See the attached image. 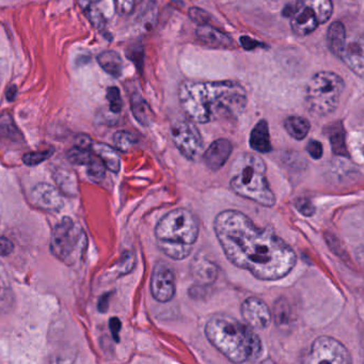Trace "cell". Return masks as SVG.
Here are the masks:
<instances>
[{"label": "cell", "mask_w": 364, "mask_h": 364, "mask_svg": "<svg viewBox=\"0 0 364 364\" xmlns=\"http://www.w3.org/2000/svg\"><path fill=\"white\" fill-rule=\"evenodd\" d=\"M214 231L226 259L256 279L279 280L296 265V254L290 245L272 228L256 226L242 212L228 210L218 214Z\"/></svg>", "instance_id": "1"}, {"label": "cell", "mask_w": 364, "mask_h": 364, "mask_svg": "<svg viewBox=\"0 0 364 364\" xmlns=\"http://www.w3.org/2000/svg\"><path fill=\"white\" fill-rule=\"evenodd\" d=\"M179 100L190 120L205 124L221 118H238L246 108L247 93L234 80H185L179 87Z\"/></svg>", "instance_id": "2"}, {"label": "cell", "mask_w": 364, "mask_h": 364, "mask_svg": "<svg viewBox=\"0 0 364 364\" xmlns=\"http://www.w3.org/2000/svg\"><path fill=\"white\" fill-rule=\"evenodd\" d=\"M205 335L219 353L234 363L258 361L263 347L247 323L226 315H214L205 325Z\"/></svg>", "instance_id": "3"}, {"label": "cell", "mask_w": 364, "mask_h": 364, "mask_svg": "<svg viewBox=\"0 0 364 364\" xmlns=\"http://www.w3.org/2000/svg\"><path fill=\"white\" fill-rule=\"evenodd\" d=\"M199 232L197 216L186 208H177L159 220L155 228V238L166 256L172 260L182 261L193 252Z\"/></svg>", "instance_id": "4"}, {"label": "cell", "mask_w": 364, "mask_h": 364, "mask_svg": "<svg viewBox=\"0 0 364 364\" xmlns=\"http://www.w3.org/2000/svg\"><path fill=\"white\" fill-rule=\"evenodd\" d=\"M230 186L236 195L266 208H272L276 197L267 181L266 165L259 155L242 153L232 163Z\"/></svg>", "instance_id": "5"}, {"label": "cell", "mask_w": 364, "mask_h": 364, "mask_svg": "<svg viewBox=\"0 0 364 364\" xmlns=\"http://www.w3.org/2000/svg\"><path fill=\"white\" fill-rule=\"evenodd\" d=\"M88 236L84 228L73 218L66 216L54 226L50 236L52 254L68 266L80 263L86 254Z\"/></svg>", "instance_id": "6"}, {"label": "cell", "mask_w": 364, "mask_h": 364, "mask_svg": "<svg viewBox=\"0 0 364 364\" xmlns=\"http://www.w3.org/2000/svg\"><path fill=\"white\" fill-rule=\"evenodd\" d=\"M344 89L345 82L341 76L328 71L319 72L307 85V107L315 116H328L339 106Z\"/></svg>", "instance_id": "7"}, {"label": "cell", "mask_w": 364, "mask_h": 364, "mask_svg": "<svg viewBox=\"0 0 364 364\" xmlns=\"http://www.w3.org/2000/svg\"><path fill=\"white\" fill-rule=\"evenodd\" d=\"M172 140L180 153L188 161H196L201 157L203 140L198 127L189 118H180L171 126Z\"/></svg>", "instance_id": "8"}, {"label": "cell", "mask_w": 364, "mask_h": 364, "mask_svg": "<svg viewBox=\"0 0 364 364\" xmlns=\"http://www.w3.org/2000/svg\"><path fill=\"white\" fill-rule=\"evenodd\" d=\"M351 357L347 347L341 342L328 335H321L315 339L309 353V363H328L349 364L351 363Z\"/></svg>", "instance_id": "9"}, {"label": "cell", "mask_w": 364, "mask_h": 364, "mask_svg": "<svg viewBox=\"0 0 364 364\" xmlns=\"http://www.w3.org/2000/svg\"><path fill=\"white\" fill-rule=\"evenodd\" d=\"M152 296L159 303H169L175 295V276L169 265L159 262L152 272L151 283Z\"/></svg>", "instance_id": "10"}, {"label": "cell", "mask_w": 364, "mask_h": 364, "mask_svg": "<svg viewBox=\"0 0 364 364\" xmlns=\"http://www.w3.org/2000/svg\"><path fill=\"white\" fill-rule=\"evenodd\" d=\"M242 315L247 325L254 329L267 328L272 321L270 309L258 297H248L242 303Z\"/></svg>", "instance_id": "11"}, {"label": "cell", "mask_w": 364, "mask_h": 364, "mask_svg": "<svg viewBox=\"0 0 364 364\" xmlns=\"http://www.w3.org/2000/svg\"><path fill=\"white\" fill-rule=\"evenodd\" d=\"M31 200L36 208L48 212H58L64 208L59 189L48 183L36 184L31 190Z\"/></svg>", "instance_id": "12"}, {"label": "cell", "mask_w": 364, "mask_h": 364, "mask_svg": "<svg viewBox=\"0 0 364 364\" xmlns=\"http://www.w3.org/2000/svg\"><path fill=\"white\" fill-rule=\"evenodd\" d=\"M290 18L293 32L299 36L312 34L319 26V22L314 11L311 8L297 3V1L293 5Z\"/></svg>", "instance_id": "13"}, {"label": "cell", "mask_w": 364, "mask_h": 364, "mask_svg": "<svg viewBox=\"0 0 364 364\" xmlns=\"http://www.w3.org/2000/svg\"><path fill=\"white\" fill-rule=\"evenodd\" d=\"M190 272L200 285H210L217 280L219 267L205 254H198L190 264Z\"/></svg>", "instance_id": "14"}, {"label": "cell", "mask_w": 364, "mask_h": 364, "mask_svg": "<svg viewBox=\"0 0 364 364\" xmlns=\"http://www.w3.org/2000/svg\"><path fill=\"white\" fill-rule=\"evenodd\" d=\"M233 145L228 139H218L214 141L206 150L203 155L204 163L213 171L224 167V163L231 156Z\"/></svg>", "instance_id": "15"}, {"label": "cell", "mask_w": 364, "mask_h": 364, "mask_svg": "<svg viewBox=\"0 0 364 364\" xmlns=\"http://www.w3.org/2000/svg\"><path fill=\"white\" fill-rule=\"evenodd\" d=\"M198 39L202 43L212 48H228L233 46V40L224 34L220 30L216 29L215 27L208 25V24H202L196 30Z\"/></svg>", "instance_id": "16"}, {"label": "cell", "mask_w": 364, "mask_h": 364, "mask_svg": "<svg viewBox=\"0 0 364 364\" xmlns=\"http://www.w3.org/2000/svg\"><path fill=\"white\" fill-rule=\"evenodd\" d=\"M340 59L347 64L356 75L360 78H363V42H353L349 45L345 46Z\"/></svg>", "instance_id": "17"}, {"label": "cell", "mask_w": 364, "mask_h": 364, "mask_svg": "<svg viewBox=\"0 0 364 364\" xmlns=\"http://www.w3.org/2000/svg\"><path fill=\"white\" fill-rule=\"evenodd\" d=\"M52 175L60 193L68 197H76L78 195V181L74 172L64 168H56Z\"/></svg>", "instance_id": "18"}, {"label": "cell", "mask_w": 364, "mask_h": 364, "mask_svg": "<svg viewBox=\"0 0 364 364\" xmlns=\"http://www.w3.org/2000/svg\"><path fill=\"white\" fill-rule=\"evenodd\" d=\"M250 147L254 151L266 154L272 151V143H270V129H268V123L266 120H261L256 123V126L250 133Z\"/></svg>", "instance_id": "19"}, {"label": "cell", "mask_w": 364, "mask_h": 364, "mask_svg": "<svg viewBox=\"0 0 364 364\" xmlns=\"http://www.w3.org/2000/svg\"><path fill=\"white\" fill-rule=\"evenodd\" d=\"M91 151L103 161L107 170L113 173L120 171L121 159L116 149L106 143H95L91 145Z\"/></svg>", "instance_id": "20"}, {"label": "cell", "mask_w": 364, "mask_h": 364, "mask_svg": "<svg viewBox=\"0 0 364 364\" xmlns=\"http://www.w3.org/2000/svg\"><path fill=\"white\" fill-rule=\"evenodd\" d=\"M131 109L133 118L143 126H150L154 121V113L149 103L139 93H133L131 96Z\"/></svg>", "instance_id": "21"}, {"label": "cell", "mask_w": 364, "mask_h": 364, "mask_svg": "<svg viewBox=\"0 0 364 364\" xmlns=\"http://www.w3.org/2000/svg\"><path fill=\"white\" fill-rule=\"evenodd\" d=\"M327 44L333 54L337 57L341 56L347 46V29L341 22H333L328 28Z\"/></svg>", "instance_id": "22"}, {"label": "cell", "mask_w": 364, "mask_h": 364, "mask_svg": "<svg viewBox=\"0 0 364 364\" xmlns=\"http://www.w3.org/2000/svg\"><path fill=\"white\" fill-rule=\"evenodd\" d=\"M96 59L101 68L112 78H119L122 75L123 60L115 50H105L96 57Z\"/></svg>", "instance_id": "23"}, {"label": "cell", "mask_w": 364, "mask_h": 364, "mask_svg": "<svg viewBox=\"0 0 364 364\" xmlns=\"http://www.w3.org/2000/svg\"><path fill=\"white\" fill-rule=\"evenodd\" d=\"M327 135L330 140L333 153L339 156H349L347 140H345V131L341 122H335L329 125L327 129Z\"/></svg>", "instance_id": "24"}, {"label": "cell", "mask_w": 364, "mask_h": 364, "mask_svg": "<svg viewBox=\"0 0 364 364\" xmlns=\"http://www.w3.org/2000/svg\"><path fill=\"white\" fill-rule=\"evenodd\" d=\"M284 129L292 138L303 140L310 131L311 124L303 117L291 116L285 119Z\"/></svg>", "instance_id": "25"}, {"label": "cell", "mask_w": 364, "mask_h": 364, "mask_svg": "<svg viewBox=\"0 0 364 364\" xmlns=\"http://www.w3.org/2000/svg\"><path fill=\"white\" fill-rule=\"evenodd\" d=\"M78 3L92 27L98 31H104L106 28V21L102 12L99 10L95 3L88 0H78Z\"/></svg>", "instance_id": "26"}, {"label": "cell", "mask_w": 364, "mask_h": 364, "mask_svg": "<svg viewBox=\"0 0 364 364\" xmlns=\"http://www.w3.org/2000/svg\"><path fill=\"white\" fill-rule=\"evenodd\" d=\"M296 1L311 8L314 11L319 25L327 23L333 15V6L331 0H296Z\"/></svg>", "instance_id": "27"}, {"label": "cell", "mask_w": 364, "mask_h": 364, "mask_svg": "<svg viewBox=\"0 0 364 364\" xmlns=\"http://www.w3.org/2000/svg\"><path fill=\"white\" fill-rule=\"evenodd\" d=\"M13 300V291L9 276L3 265L0 263V312L7 310Z\"/></svg>", "instance_id": "28"}, {"label": "cell", "mask_w": 364, "mask_h": 364, "mask_svg": "<svg viewBox=\"0 0 364 364\" xmlns=\"http://www.w3.org/2000/svg\"><path fill=\"white\" fill-rule=\"evenodd\" d=\"M274 316L277 326L280 327H286L292 321V307L285 297H280L275 303Z\"/></svg>", "instance_id": "29"}, {"label": "cell", "mask_w": 364, "mask_h": 364, "mask_svg": "<svg viewBox=\"0 0 364 364\" xmlns=\"http://www.w3.org/2000/svg\"><path fill=\"white\" fill-rule=\"evenodd\" d=\"M21 137V131H18L13 117L8 112L0 115V138L17 141Z\"/></svg>", "instance_id": "30"}, {"label": "cell", "mask_w": 364, "mask_h": 364, "mask_svg": "<svg viewBox=\"0 0 364 364\" xmlns=\"http://www.w3.org/2000/svg\"><path fill=\"white\" fill-rule=\"evenodd\" d=\"M87 175L93 183H102L106 175V167L103 161L93 153L89 163H87Z\"/></svg>", "instance_id": "31"}, {"label": "cell", "mask_w": 364, "mask_h": 364, "mask_svg": "<svg viewBox=\"0 0 364 364\" xmlns=\"http://www.w3.org/2000/svg\"><path fill=\"white\" fill-rule=\"evenodd\" d=\"M137 143H138L137 137L131 131H119L113 135L115 147L119 151L124 152V153L131 151L137 145Z\"/></svg>", "instance_id": "32"}, {"label": "cell", "mask_w": 364, "mask_h": 364, "mask_svg": "<svg viewBox=\"0 0 364 364\" xmlns=\"http://www.w3.org/2000/svg\"><path fill=\"white\" fill-rule=\"evenodd\" d=\"M93 152L88 147L75 145L66 153V159L73 165L86 166L92 157Z\"/></svg>", "instance_id": "33"}, {"label": "cell", "mask_w": 364, "mask_h": 364, "mask_svg": "<svg viewBox=\"0 0 364 364\" xmlns=\"http://www.w3.org/2000/svg\"><path fill=\"white\" fill-rule=\"evenodd\" d=\"M54 154V149L44 150V151L29 152L23 156V163L29 167L40 165L48 161Z\"/></svg>", "instance_id": "34"}, {"label": "cell", "mask_w": 364, "mask_h": 364, "mask_svg": "<svg viewBox=\"0 0 364 364\" xmlns=\"http://www.w3.org/2000/svg\"><path fill=\"white\" fill-rule=\"evenodd\" d=\"M106 98L109 103V109L111 112L120 113L123 108L121 93L117 87H109L106 91Z\"/></svg>", "instance_id": "35"}, {"label": "cell", "mask_w": 364, "mask_h": 364, "mask_svg": "<svg viewBox=\"0 0 364 364\" xmlns=\"http://www.w3.org/2000/svg\"><path fill=\"white\" fill-rule=\"evenodd\" d=\"M135 264H136V260H135L133 252H124L122 258L119 261L118 265H117L118 276H124V275L129 274L135 267Z\"/></svg>", "instance_id": "36"}, {"label": "cell", "mask_w": 364, "mask_h": 364, "mask_svg": "<svg viewBox=\"0 0 364 364\" xmlns=\"http://www.w3.org/2000/svg\"><path fill=\"white\" fill-rule=\"evenodd\" d=\"M295 208L298 210L299 213L307 217H311L315 214V206L308 198L303 197L295 200Z\"/></svg>", "instance_id": "37"}, {"label": "cell", "mask_w": 364, "mask_h": 364, "mask_svg": "<svg viewBox=\"0 0 364 364\" xmlns=\"http://www.w3.org/2000/svg\"><path fill=\"white\" fill-rule=\"evenodd\" d=\"M115 3L117 12L122 16H129L135 8V0H115Z\"/></svg>", "instance_id": "38"}, {"label": "cell", "mask_w": 364, "mask_h": 364, "mask_svg": "<svg viewBox=\"0 0 364 364\" xmlns=\"http://www.w3.org/2000/svg\"><path fill=\"white\" fill-rule=\"evenodd\" d=\"M307 152L313 159H321L323 154V145L317 140H310L307 145Z\"/></svg>", "instance_id": "39"}, {"label": "cell", "mask_w": 364, "mask_h": 364, "mask_svg": "<svg viewBox=\"0 0 364 364\" xmlns=\"http://www.w3.org/2000/svg\"><path fill=\"white\" fill-rule=\"evenodd\" d=\"M189 16L194 22L202 25V24H208L210 16L203 10L199 9V8H191L189 10Z\"/></svg>", "instance_id": "40"}, {"label": "cell", "mask_w": 364, "mask_h": 364, "mask_svg": "<svg viewBox=\"0 0 364 364\" xmlns=\"http://www.w3.org/2000/svg\"><path fill=\"white\" fill-rule=\"evenodd\" d=\"M13 252V242L6 236H0V256H8Z\"/></svg>", "instance_id": "41"}, {"label": "cell", "mask_w": 364, "mask_h": 364, "mask_svg": "<svg viewBox=\"0 0 364 364\" xmlns=\"http://www.w3.org/2000/svg\"><path fill=\"white\" fill-rule=\"evenodd\" d=\"M109 327H110L111 335H112L115 341H120V331L122 328V323L118 317H111L109 321Z\"/></svg>", "instance_id": "42"}, {"label": "cell", "mask_w": 364, "mask_h": 364, "mask_svg": "<svg viewBox=\"0 0 364 364\" xmlns=\"http://www.w3.org/2000/svg\"><path fill=\"white\" fill-rule=\"evenodd\" d=\"M240 44H242V48L246 50H254L258 48H262L263 44L261 42L256 41V40L252 39L250 36H242L240 39Z\"/></svg>", "instance_id": "43"}, {"label": "cell", "mask_w": 364, "mask_h": 364, "mask_svg": "<svg viewBox=\"0 0 364 364\" xmlns=\"http://www.w3.org/2000/svg\"><path fill=\"white\" fill-rule=\"evenodd\" d=\"M109 300H110V294L109 293L102 295L98 303V309L101 313L107 312L109 308Z\"/></svg>", "instance_id": "44"}, {"label": "cell", "mask_w": 364, "mask_h": 364, "mask_svg": "<svg viewBox=\"0 0 364 364\" xmlns=\"http://www.w3.org/2000/svg\"><path fill=\"white\" fill-rule=\"evenodd\" d=\"M92 143V140H91L90 137H89L88 135H80V136L78 137V143H76V145L91 149Z\"/></svg>", "instance_id": "45"}, {"label": "cell", "mask_w": 364, "mask_h": 364, "mask_svg": "<svg viewBox=\"0 0 364 364\" xmlns=\"http://www.w3.org/2000/svg\"><path fill=\"white\" fill-rule=\"evenodd\" d=\"M16 93H17V89H16L15 86H11L9 89H8L7 92V100L8 101H14L15 99Z\"/></svg>", "instance_id": "46"}, {"label": "cell", "mask_w": 364, "mask_h": 364, "mask_svg": "<svg viewBox=\"0 0 364 364\" xmlns=\"http://www.w3.org/2000/svg\"><path fill=\"white\" fill-rule=\"evenodd\" d=\"M88 1H91V3H100L101 0H88Z\"/></svg>", "instance_id": "47"}]
</instances>
